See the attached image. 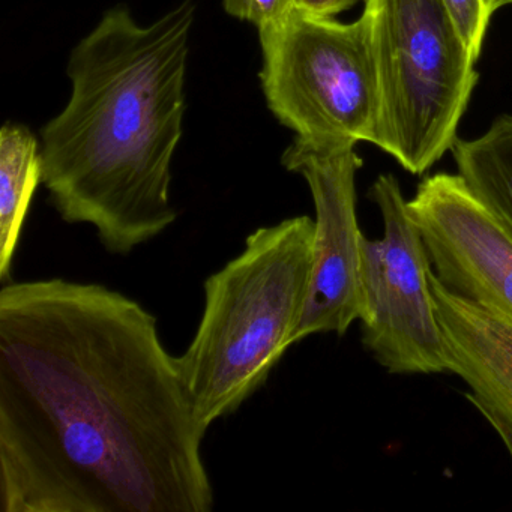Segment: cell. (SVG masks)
I'll return each mask as SVG.
<instances>
[{"mask_svg":"<svg viewBox=\"0 0 512 512\" xmlns=\"http://www.w3.org/2000/svg\"><path fill=\"white\" fill-rule=\"evenodd\" d=\"M430 287L443 337L448 373L470 392L464 397L481 415L499 416L512 428V319L446 289L433 269Z\"/></svg>","mask_w":512,"mask_h":512,"instance_id":"obj_9","label":"cell"},{"mask_svg":"<svg viewBox=\"0 0 512 512\" xmlns=\"http://www.w3.org/2000/svg\"><path fill=\"white\" fill-rule=\"evenodd\" d=\"M263 94L296 139L314 146L374 142L379 88L367 19L340 23L295 8L259 29Z\"/></svg>","mask_w":512,"mask_h":512,"instance_id":"obj_5","label":"cell"},{"mask_svg":"<svg viewBox=\"0 0 512 512\" xmlns=\"http://www.w3.org/2000/svg\"><path fill=\"white\" fill-rule=\"evenodd\" d=\"M485 419L490 422L491 427L496 430V433L502 437L503 443H505L506 448H508L509 454L512 455V428L506 424L505 421L499 418V416L491 415V413H485Z\"/></svg>","mask_w":512,"mask_h":512,"instance_id":"obj_15","label":"cell"},{"mask_svg":"<svg viewBox=\"0 0 512 512\" xmlns=\"http://www.w3.org/2000/svg\"><path fill=\"white\" fill-rule=\"evenodd\" d=\"M197 418L158 319L65 278L0 289V511L211 512Z\"/></svg>","mask_w":512,"mask_h":512,"instance_id":"obj_1","label":"cell"},{"mask_svg":"<svg viewBox=\"0 0 512 512\" xmlns=\"http://www.w3.org/2000/svg\"><path fill=\"white\" fill-rule=\"evenodd\" d=\"M509 4H512V0H509Z\"/></svg>","mask_w":512,"mask_h":512,"instance_id":"obj_16","label":"cell"},{"mask_svg":"<svg viewBox=\"0 0 512 512\" xmlns=\"http://www.w3.org/2000/svg\"><path fill=\"white\" fill-rule=\"evenodd\" d=\"M458 175L512 229V116L497 118L482 136L451 148Z\"/></svg>","mask_w":512,"mask_h":512,"instance_id":"obj_11","label":"cell"},{"mask_svg":"<svg viewBox=\"0 0 512 512\" xmlns=\"http://www.w3.org/2000/svg\"><path fill=\"white\" fill-rule=\"evenodd\" d=\"M437 280L512 319V229L460 175L436 173L407 200Z\"/></svg>","mask_w":512,"mask_h":512,"instance_id":"obj_8","label":"cell"},{"mask_svg":"<svg viewBox=\"0 0 512 512\" xmlns=\"http://www.w3.org/2000/svg\"><path fill=\"white\" fill-rule=\"evenodd\" d=\"M379 88L373 145L412 175H424L457 140L478 83L443 0H365Z\"/></svg>","mask_w":512,"mask_h":512,"instance_id":"obj_4","label":"cell"},{"mask_svg":"<svg viewBox=\"0 0 512 512\" xmlns=\"http://www.w3.org/2000/svg\"><path fill=\"white\" fill-rule=\"evenodd\" d=\"M368 197L382 214L383 236L361 238L362 344L389 373H448L428 278L430 259L400 182L380 175Z\"/></svg>","mask_w":512,"mask_h":512,"instance_id":"obj_6","label":"cell"},{"mask_svg":"<svg viewBox=\"0 0 512 512\" xmlns=\"http://www.w3.org/2000/svg\"><path fill=\"white\" fill-rule=\"evenodd\" d=\"M281 164L307 181L316 209L310 290L293 343L316 334L344 335L361 310L364 235L356 214V173L362 160L355 146H314L295 139Z\"/></svg>","mask_w":512,"mask_h":512,"instance_id":"obj_7","label":"cell"},{"mask_svg":"<svg viewBox=\"0 0 512 512\" xmlns=\"http://www.w3.org/2000/svg\"><path fill=\"white\" fill-rule=\"evenodd\" d=\"M362 0H296V8L317 17H334ZM365 2V0H364Z\"/></svg>","mask_w":512,"mask_h":512,"instance_id":"obj_14","label":"cell"},{"mask_svg":"<svg viewBox=\"0 0 512 512\" xmlns=\"http://www.w3.org/2000/svg\"><path fill=\"white\" fill-rule=\"evenodd\" d=\"M43 184L40 143L28 127L0 133V281L8 283L38 185Z\"/></svg>","mask_w":512,"mask_h":512,"instance_id":"obj_10","label":"cell"},{"mask_svg":"<svg viewBox=\"0 0 512 512\" xmlns=\"http://www.w3.org/2000/svg\"><path fill=\"white\" fill-rule=\"evenodd\" d=\"M223 5L229 16L253 23L260 29L295 10L296 0H223Z\"/></svg>","mask_w":512,"mask_h":512,"instance_id":"obj_13","label":"cell"},{"mask_svg":"<svg viewBox=\"0 0 512 512\" xmlns=\"http://www.w3.org/2000/svg\"><path fill=\"white\" fill-rule=\"evenodd\" d=\"M194 14L193 0L149 26L107 11L71 52L70 101L41 130L50 202L65 223L94 227L110 254L133 253L178 218L170 184Z\"/></svg>","mask_w":512,"mask_h":512,"instance_id":"obj_2","label":"cell"},{"mask_svg":"<svg viewBox=\"0 0 512 512\" xmlns=\"http://www.w3.org/2000/svg\"><path fill=\"white\" fill-rule=\"evenodd\" d=\"M313 244L314 220L307 215L260 227L203 284L199 326L176 361L208 430L263 388L295 346L310 290Z\"/></svg>","mask_w":512,"mask_h":512,"instance_id":"obj_3","label":"cell"},{"mask_svg":"<svg viewBox=\"0 0 512 512\" xmlns=\"http://www.w3.org/2000/svg\"><path fill=\"white\" fill-rule=\"evenodd\" d=\"M467 49L478 61L491 17L509 0H443Z\"/></svg>","mask_w":512,"mask_h":512,"instance_id":"obj_12","label":"cell"}]
</instances>
